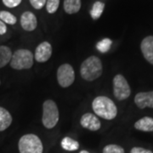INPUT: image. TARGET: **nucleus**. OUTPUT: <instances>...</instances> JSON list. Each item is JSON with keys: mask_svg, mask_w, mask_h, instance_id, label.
Listing matches in <instances>:
<instances>
[{"mask_svg": "<svg viewBox=\"0 0 153 153\" xmlns=\"http://www.w3.org/2000/svg\"><path fill=\"white\" fill-rule=\"evenodd\" d=\"M103 72V65L100 59L95 56L91 55L88 57L86 60L82 61L80 66V75L83 80L87 82H93L98 79L102 75Z\"/></svg>", "mask_w": 153, "mask_h": 153, "instance_id": "nucleus-2", "label": "nucleus"}, {"mask_svg": "<svg viewBox=\"0 0 153 153\" xmlns=\"http://www.w3.org/2000/svg\"><path fill=\"white\" fill-rule=\"evenodd\" d=\"M34 63V55L31 50L20 49L15 51L11 57L10 66L15 70H27L32 68Z\"/></svg>", "mask_w": 153, "mask_h": 153, "instance_id": "nucleus-3", "label": "nucleus"}, {"mask_svg": "<svg viewBox=\"0 0 153 153\" xmlns=\"http://www.w3.org/2000/svg\"><path fill=\"white\" fill-rule=\"evenodd\" d=\"M6 32H7V27H6L5 23L2 22L0 20V35H4L5 34Z\"/></svg>", "mask_w": 153, "mask_h": 153, "instance_id": "nucleus-26", "label": "nucleus"}, {"mask_svg": "<svg viewBox=\"0 0 153 153\" xmlns=\"http://www.w3.org/2000/svg\"><path fill=\"white\" fill-rule=\"evenodd\" d=\"M79 153H89L88 151H85V150H82V151H81Z\"/></svg>", "mask_w": 153, "mask_h": 153, "instance_id": "nucleus-27", "label": "nucleus"}, {"mask_svg": "<svg viewBox=\"0 0 153 153\" xmlns=\"http://www.w3.org/2000/svg\"><path fill=\"white\" fill-rule=\"evenodd\" d=\"M113 94L119 101L125 100L131 94V88L124 76L122 74H117L113 78Z\"/></svg>", "mask_w": 153, "mask_h": 153, "instance_id": "nucleus-6", "label": "nucleus"}, {"mask_svg": "<svg viewBox=\"0 0 153 153\" xmlns=\"http://www.w3.org/2000/svg\"><path fill=\"white\" fill-rule=\"evenodd\" d=\"M57 82L61 88H68L75 81V71L73 67L65 63L59 66L56 71Z\"/></svg>", "mask_w": 153, "mask_h": 153, "instance_id": "nucleus-7", "label": "nucleus"}, {"mask_svg": "<svg viewBox=\"0 0 153 153\" xmlns=\"http://www.w3.org/2000/svg\"><path fill=\"white\" fill-rule=\"evenodd\" d=\"M134 128L142 132H153V118L151 117H144L134 123Z\"/></svg>", "mask_w": 153, "mask_h": 153, "instance_id": "nucleus-13", "label": "nucleus"}, {"mask_svg": "<svg viewBox=\"0 0 153 153\" xmlns=\"http://www.w3.org/2000/svg\"><path fill=\"white\" fill-rule=\"evenodd\" d=\"M3 4L8 8H16L21 4L22 0H2Z\"/></svg>", "mask_w": 153, "mask_h": 153, "instance_id": "nucleus-24", "label": "nucleus"}, {"mask_svg": "<svg viewBox=\"0 0 153 153\" xmlns=\"http://www.w3.org/2000/svg\"><path fill=\"white\" fill-rule=\"evenodd\" d=\"M80 124L83 128L89 131H98L101 128V123L95 114L87 112L84 113L80 118Z\"/></svg>", "mask_w": 153, "mask_h": 153, "instance_id": "nucleus-9", "label": "nucleus"}, {"mask_svg": "<svg viewBox=\"0 0 153 153\" xmlns=\"http://www.w3.org/2000/svg\"><path fill=\"white\" fill-rule=\"evenodd\" d=\"M134 103L140 109L153 108V91L140 92L134 96Z\"/></svg>", "mask_w": 153, "mask_h": 153, "instance_id": "nucleus-10", "label": "nucleus"}, {"mask_svg": "<svg viewBox=\"0 0 153 153\" xmlns=\"http://www.w3.org/2000/svg\"><path fill=\"white\" fill-rule=\"evenodd\" d=\"M18 149L20 153H43L44 145L38 135L27 134L21 137Z\"/></svg>", "mask_w": 153, "mask_h": 153, "instance_id": "nucleus-5", "label": "nucleus"}, {"mask_svg": "<svg viewBox=\"0 0 153 153\" xmlns=\"http://www.w3.org/2000/svg\"><path fill=\"white\" fill-rule=\"evenodd\" d=\"M47 0H29L31 5L33 6L35 10H41L46 4Z\"/></svg>", "mask_w": 153, "mask_h": 153, "instance_id": "nucleus-23", "label": "nucleus"}, {"mask_svg": "<svg viewBox=\"0 0 153 153\" xmlns=\"http://www.w3.org/2000/svg\"><path fill=\"white\" fill-rule=\"evenodd\" d=\"M0 20L4 23L9 25H15L17 22L16 17L11 14L10 12L5 10L0 11Z\"/></svg>", "mask_w": 153, "mask_h": 153, "instance_id": "nucleus-19", "label": "nucleus"}, {"mask_svg": "<svg viewBox=\"0 0 153 153\" xmlns=\"http://www.w3.org/2000/svg\"><path fill=\"white\" fill-rule=\"evenodd\" d=\"M112 45V41L110 38H104L100 41H99L96 44V49H98L100 53H106L108 52Z\"/></svg>", "mask_w": 153, "mask_h": 153, "instance_id": "nucleus-20", "label": "nucleus"}, {"mask_svg": "<svg viewBox=\"0 0 153 153\" xmlns=\"http://www.w3.org/2000/svg\"><path fill=\"white\" fill-rule=\"evenodd\" d=\"M52 46L48 41H44L37 46L34 53V60L39 63H44L50 59L52 55Z\"/></svg>", "mask_w": 153, "mask_h": 153, "instance_id": "nucleus-8", "label": "nucleus"}, {"mask_svg": "<svg viewBox=\"0 0 153 153\" xmlns=\"http://www.w3.org/2000/svg\"><path fill=\"white\" fill-rule=\"evenodd\" d=\"M130 153H153L151 150H147L142 147H133L130 151Z\"/></svg>", "mask_w": 153, "mask_h": 153, "instance_id": "nucleus-25", "label": "nucleus"}, {"mask_svg": "<svg viewBox=\"0 0 153 153\" xmlns=\"http://www.w3.org/2000/svg\"><path fill=\"white\" fill-rule=\"evenodd\" d=\"M140 50L144 58L153 65V36L150 35L143 39L140 44Z\"/></svg>", "mask_w": 153, "mask_h": 153, "instance_id": "nucleus-12", "label": "nucleus"}, {"mask_svg": "<svg viewBox=\"0 0 153 153\" xmlns=\"http://www.w3.org/2000/svg\"><path fill=\"white\" fill-rule=\"evenodd\" d=\"M21 26L27 32H33L38 26L36 16L31 11L24 12L21 16Z\"/></svg>", "mask_w": 153, "mask_h": 153, "instance_id": "nucleus-11", "label": "nucleus"}, {"mask_svg": "<svg viewBox=\"0 0 153 153\" xmlns=\"http://www.w3.org/2000/svg\"><path fill=\"white\" fill-rule=\"evenodd\" d=\"M81 0H64L63 8L64 11L68 15L76 14L81 9Z\"/></svg>", "mask_w": 153, "mask_h": 153, "instance_id": "nucleus-15", "label": "nucleus"}, {"mask_svg": "<svg viewBox=\"0 0 153 153\" xmlns=\"http://www.w3.org/2000/svg\"><path fill=\"white\" fill-rule=\"evenodd\" d=\"M105 9V4L100 1H96L92 6L90 10V16L94 21H96L100 18Z\"/></svg>", "mask_w": 153, "mask_h": 153, "instance_id": "nucleus-18", "label": "nucleus"}, {"mask_svg": "<svg viewBox=\"0 0 153 153\" xmlns=\"http://www.w3.org/2000/svg\"><path fill=\"white\" fill-rule=\"evenodd\" d=\"M12 55V51L8 46L0 45V68L4 67L10 62Z\"/></svg>", "mask_w": 153, "mask_h": 153, "instance_id": "nucleus-16", "label": "nucleus"}, {"mask_svg": "<svg viewBox=\"0 0 153 153\" xmlns=\"http://www.w3.org/2000/svg\"><path fill=\"white\" fill-rule=\"evenodd\" d=\"M0 84H1V81H0Z\"/></svg>", "mask_w": 153, "mask_h": 153, "instance_id": "nucleus-28", "label": "nucleus"}, {"mask_svg": "<svg viewBox=\"0 0 153 153\" xmlns=\"http://www.w3.org/2000/svg\"><path fill=\"white\" fill-rule=\"evenodd\" d=\"M60 119V113L58 106L54 100H47L43 103V115L42 123L48 128H54Z\"/></svg>", "mask_w": 153, "mask_h": 153, "instance_id": "nucleus-4", "label": "nucleus"}, {"mask_svg": "<svg viewBox=\"0 0 153 153\" xmlns=\"http://www.w3.org/2000/svg\"><path fill=\"white\" fill-rule=\"evenodd\" d=\"M60 146L63 148L65 151L67 152H74L78 150L79 148V143L76 140L71 139L70 137H65L62 139L61 142H60Z\"/></svg>", "mask_w": 153, "mask_h": 153, "instance_id": "nucleus-17", "label": "nucleus"}, {"mask_svg": "<svg viewBox=\"0 0 153 153\" xmlns=\"http://www.w3.org/2000/svg\"><path fill=\"white\" fill-rule=\"evenodd\" d=\"M103 153H124V149L118 146V145H115V144H110L105 146L103 148Z\"/></svg>", "mask_w": 153, "mask_h": 153, "instance_id": "nucleus-22", "label": "nucleus"}, {"mask_svg": "<svg viewBox=\"0 0 153 153\" xmlns=\"http://www.w3.org/2000/svg\"><path fill=\"white\" fill-rule=\"evenodd\" d=\"M60 0H47L46 1V10L49 14H54L59 9Z\"/></svg>", "mask_w": 153, "mask_h": 153, "instance_id": "nucleus-21", "label": "nucleus"}, {"mask_svg": "<svg viewBox=\"0 0 153 153\" xmlns=\"http://www.w3.org/2000/svg\"><path fill=\"white\" fill-rule=\"evenodd\" d=\"M12 116L5 108L0 106V132L6 130L12 123Z\"/></svg>", "mask_w": 153, "mask_h": 153, "instance_id": "nucleus-14", "label": "nucleus"}, {"mask_svg": "<svg viewBox=\"0 0 153 153\" xmlns=\"http://www.w3.org/2000/svg\"><path fill=\"white\" fill-rule=\"evenodd\" d=\"M92 109L94 114L105 120H113L117 115V107L107 96L100 95L92 101Z\"/></svg>", "mask_w": 153, "mask_h": 153, "instance_id": "nucleus-1", "label": "nucleus"}]
</instances>
